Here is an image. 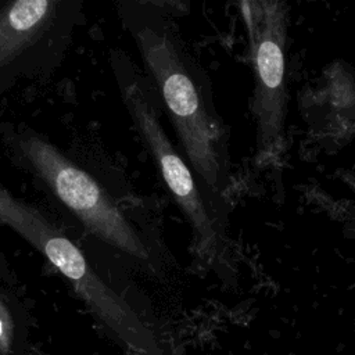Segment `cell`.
<instances>
[{"label":"cell","mask_w":355,"mask_h":355,"mask_svg":"<svg viewBox=\"0 0 355 355\" xmlns=\"http://www.w3.org/2000/svg\"><path fill=\"white\" fill-rule=\"evenodd\" d=\"M130 32L190 166L212 196L222 197L230 178L227 133L204 80L161 22L136 21Z\"/></svg>","instance_id":"6da1fadb"},{"label":"cell","mask_w":355,"mask_h":355,"mask_svg":"<svg viewBox=\"0 0 355 355\" xmlns=\"http://www.w3.org/2000/svg\"><path fill=\"white\" fill-rule=\"evenodd\" d=\"M17 146L29 169L90 234L135 261H151L137 230L90 173L36 135L19 136Z\"/></svg>","instance_id":"277c9868"},{"label":"cell","mask_w":355,"mask_h":355,"mask_svg":"<svg viewBox=\"0 0 355 355\" xmlns=\"http://www.w3.org/2000/svg\"><path fill=\"white\" fill-rule=\"evenodd\" d=\"M53 0H18L0 8V68L35 43L55 17Z\"/></svg>","instance_id":"5b68a950"},{"label":"cell","mask_w":355,"mask_h":355,"mask_svg":"<svg viewBox=\"0 0 355 355\" xmlns=\"http://www.w3.org/2000/svg\"><path fill=\"white\" fill-rule=\"evenodd\" d=\"M1 333H3V322L0 319V336H1Z\"/></svg>","instance_id":"8992f818"},{"label":"cell","mask_w":355,"mask_h":355,"mask_svg":"<svg viewBox=\"0 0 355 355\" xmlns=\"http://www.w3.org/2000/svg\"><path fill=\"white\" fill-rule=\"evenodd\" d=\"M240 12L247 29L254 76L257 159L268 164L277 159L286 144L290 11L287 3L279 0H244Z\"/></svg>","instance_id":"7a4b0ae2"},{"label":"cell","mask_w":355,"mask_h":355,"mask_svg":"<svg viewBox=\"0 0 355 355\" xmlns=\"http://www.w3.org/2000/svg\"><path fill=\"white\" fill-rule=\"evenodd\" d=\"M118 85L125 107L159 172V176L190 223L197 255L219 261L226 250L220 214L207 200L186 159L171 143L159 122L157 108L130 67L118 65Z\"/></svg>","instance_id":"3957f363"}]
</instances>
